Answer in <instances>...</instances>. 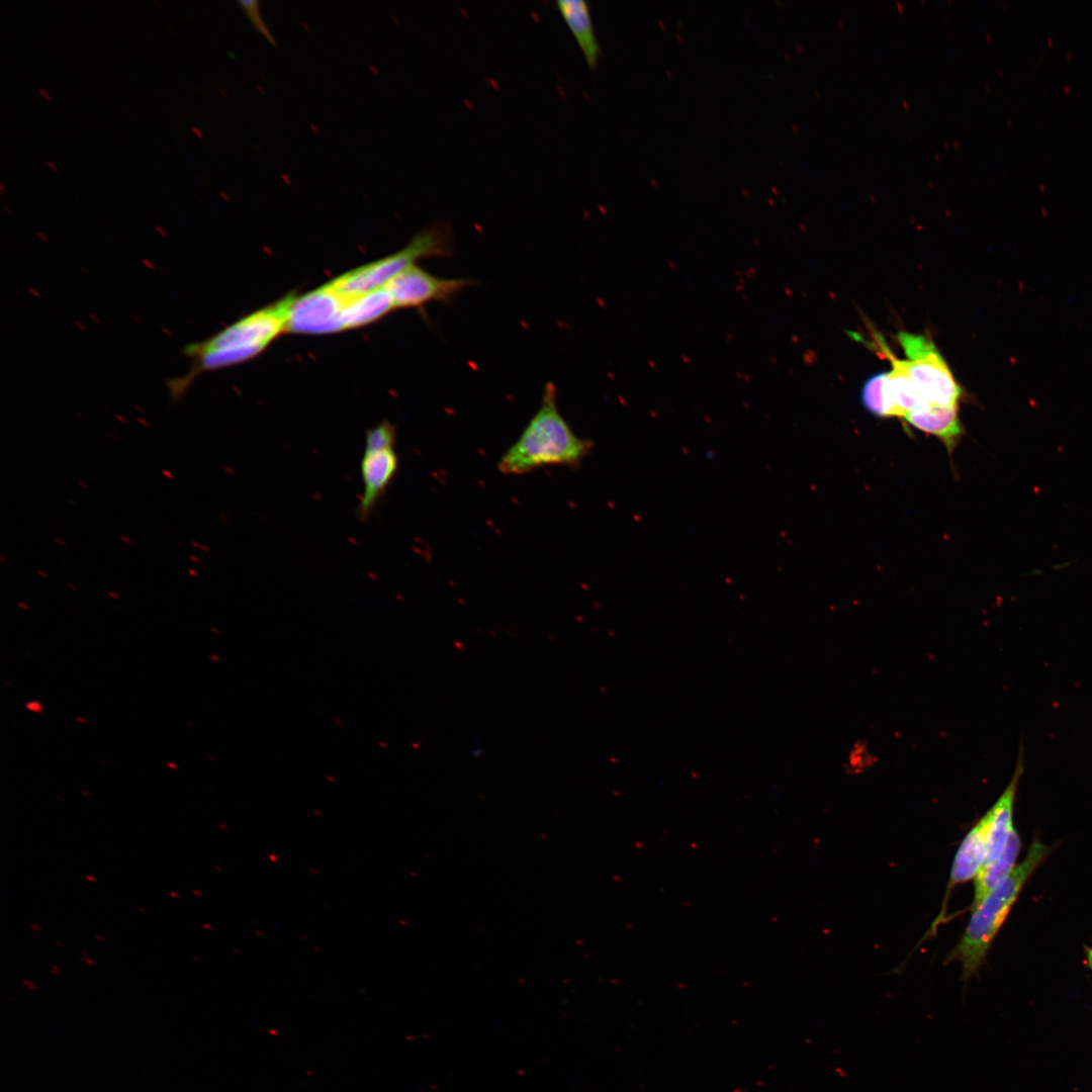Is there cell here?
I'll use <instances>...</instances> for the list:
<instances>
[{
  "label": "cell",
  "mask_w": 1092,
  "mask_h": 1092,
  "mask_svg": "<svg viewBox=\"0 0 1092 1092\" xmlns=\"http://www.w3.org/2000/svg\"><path fill=\"white\" fill-rule=\"evenodd\" d=\"M17 605H18V607H19V608H21V609H24V610H26V611H27V610H29V608L27 607V605H26V604H23V603H21V602H18V603H17Z\"/></svg>",
  "instance_id": "cell-29"
},
{
  "label": "cell",
  "mask_w": 1092,
  "mask_h": 1092,
  "mask_svg": "<svg viewBox=\"0 0 1092 1092\" xmlns=\"http://www.w3.org/2000/svg\"><path fill=\"white\" fill-rule=\"evenodd\" d=\"M394 308L391 295L385 286L351 297L343 311L344 331L372 324Z\"/></svg>",
  "instance_id": "cell-15"
},
{
  "label": "cell",
  "mask_w": 1092,
  "mask_h": 1092,
  "mask_svg": "<svg viewBox=\"0 0 1092 1092\" xmlns=\"http://www.w3.org/2000/svg\"><path fill=\"white\" fill-rule=\"evenodd\" d=\"M60 970H61V969H60V968H59L58 966H56V965H53V966L51 967V973H52V974H59V973H60Z\"/></svg>",
  "instance_id": "cell-22"
},
{
  "label": "cell",
  "mask_w": 1092,
  "mask_h": 1092,
  "mask_svg": "<svg viewBox=\"0 0 1092 1092\" xmlns=\"http://www.w3.org/2000/svg\"><path fill=\"white\" fill-rule=\"evenodd\" d=\"M1088 964L1092 968V948L1088 950Z\"/></svg>",
  "instance_id": "cell-24"
},
{
  "label": "cell",
  "mask_w": 1092,
  "mask_h": 1092,
  "mask_svg": "<svg viewBox=\"0 0 1092 1092\" xmlns=\"http://www.w3.org/2000/svg\"><path fill=\"white\" fill-rule=\"evenodd\" d=\"M987 831L988 819L985 814L967 833L956 852L943 905L954 887L975 878L982 868L986 855Z\"/></svg>",
  "instance_id": "cell-11"
},
{
  "label": "cell",
  "mask_w": 1092,
  "mask_h": 1092,
  "mask_svg": "<svg viewBox=\"0 0 1092 1092\" xmlns=\"http://www.w3.org/2000/svg\"><path fill=\"white\" fill-rule=\"evenodd\" d=\"M294 297L295 295L290 293L205 340L188 344L183 349L184 356L244 350L261 353L275 338L286 332L288 311Z\"/></svg>",
  "instance_id": "cell-4"
},
{
  "label": "cell",
  "mask_w": 1092,
  "mask_h": 1092,
  "mask_svg": "<svg viewBox=\"0 0 1092 1092\" xmlns=\"http://www.w3.org/2000/svg\"><path fill=\"white\" fill-rule=\"evenodd\" d=\"M556 7L573 35L590 69L598 65L601 49L596 36L588 3L583 0L557 1Z\"/></svg>",
  "instance_id": "cell-13"
},
{
  "label": "cell",
  "mask_w": 1092,
  "mask_h": 1092,
  "mask_svg": "<svg viewBox=\"0 0 1092 1092\" xmlns=\"http://www.w3.org/2000/svg\"><path fill=\"white\" fill-rule=\"evenodd\" d=\"M396 432L389 421H382L365 432L360 460L363 490L356 510L357 519L363 523L376 511L398 471Z\"/></svg>",
  "instance_id": "cell-5"
},
{
  "label": "cell",
  "mask_w": 1092,
  "mask_h": 1092,
  "mask_svg": "<svg viewBox=\"0 0 1092 1092\" xmlns=\"http://www.w3.org/2000/svg\"><path fill=\"white\" fill-rule=\"evenodd\" d=\"M350 298L336 291L329 283L294 297L288 311L286 332L325 335L344 331L343 311Z\"/></svg>",
  "instance_id": "cell-7"
},
{
  "label": "cell",
  "mask_w": 1092,
  "mask_h": 1092,
  "mask_svg": "<svg viewBox=\"0 0 1092 1092\" xmlns=\"http://www.w3.org/2000/svg\"><path fill=\"white\" fill-rule=\"evenodd\" d=\"M37 91L44 99L52 100V97H51V95L49 94V92L47 90H44L42 88H38Z\"/></svg>",
  "instance_id": "cell-19"
},
{
  "label": "cell",
  "mask_w": 1092,
  "mask_h": 1092,
  "mask_svg": "<svg viewBox=\"0 0 1092 1092\" xmlns=\"http://www.w3.org/2000/svg\"><path fill=\"white\" fill-rule=\"evenodd\" d=\"M36 573H37L38 575H40V576L44 577V578H48V577H49V575H48V574H47V573H46L44 571H42V570H39V569H37V570H36Z\"/></svg>",
  "instance_id": "cell-28"
},
{
  "label": "cell",
  "mask_w": 1092,
  "mask_h": 1092,
  "mask_svg": "<svg viewBox=\"0 0 1092 1092\" xmlns=\"http://www.w3.org/2000/svg\"><path fill=\"white\" fill-rule=\"evenodd\" d=\"M67 586H68V587H70V588H71V589H73V590H76V587H75V585H74V584H71V583H69V582H68V583H67Z\"/></svg>",
  "instance_id": "cell-34"
},
{
  "label": "cell",
  "mask_w": 1092,
  "mask_h": 1092,
  "mask_svg": "<svg viewBox=\"0 0 1092 1092\" xmlns=\"http://www.w3.org/2000/svg\"><path fill=\"white\" fill-rule=\"evenodd\" d=\"M897 340L907 359L906 369L933 406H958L964 395L944 358L926 335L901 331Z\"/></svg>",
  "instance_id": "cell-6"
},
{
  "label": "cell",
  "mask_w": 1092,
  "mask_h": 1092,
  "mask_svg": "<svg viewBox=\"0 0 1092 1092\" xmlns=\"http://www.w3.org/2000/svg\"><path fill=\"white\" fill-rule=\"evenodd\" d=\"M1022 770L1023 764L1020 753L1010 783L1005 788L1004 792L998 798L996 803L986 812V816L988 819V834L986 855L982 867L992 862L1000 855L1003 848L1005 847L1011 831L1013 830V805Z\"/></svg>",
  "instance_id": "cell-10"
},
{
  "label": "cell",
  "mask_w": 1092,
  "mask_h": 1092,
  "mask_svg": "<svg viewBox=\"0 0 1092 1092\" xmlns=\"http://www.w3.org/2000/svg\"><path fill=\"white\" fill-rule=\"evenodd\" d=\"M0 189H1V191H3V189H4V188H3V183H2V182H0Z\"/></svg>",
  "instance_id": "cell-39"
},
{
  "label": "cell",
  "mask_w": 1092,
  "mask_h": 1092,
  "mask_svg": "<svg viewBox=\"0 0 1092 1092\" xmlns=\"http://www.w3.org/2000/svg\"><path fill=\"white\" fill-rule=\"evenodd\" d=\"M162 473H163V474H164V475H165L166 477H168V478H170V479H172V478H173V474H172V472H171V471H169V470H167V469H164V470L162 471Z\"/></svg>",
  "instance_id": "cell-23"
},
{
  "label": "cell",
  "mask_w": 1092,
  "mask_h": 1092,
  "mask_svg": "<svg viewBox=\"0 0 1092 1092\" xmlns=\"http://www.w3.org/2000/svg\"><path fill=\"white\" fill-rule=\"evenodd\" d=\"M168 766H173V763L168 762ZM174 769H177V766H174Z\"/></svg>",
  "instance_id": "cell-38"
},
{
  "label": "cell",
  "mask_w": 1092,
  "mask_h": 1092,
  "mask_svg": "<svg viewBox=\"0 0 1092 1092\" xmlns=\"http://www.w3.org/2000/svg\"><path fill=\"white\" fill-rule=\"evenodd\" d=\"M25 708L33 713H41L42 705L38 701H30L25 704Z\"/></svg>",
  "instance_id": "cell-18"
},
{
  "label": "cell",
  "mask_w": 1092,
  "mask_h": 1092,
  "mask_svg": "<svg viewBox=\"0 0 1092 1092\" xmlns=\"http://www.w3.org/2000/svg\"><path fill=\"white\" fill-rule=\"evenodd\" d=\"M120 540H121V541H123V542H124V543H126V544H131V540H130V539H128V538H127V537H125V536H120Z\"/></svg>",
  "instance_id": "cell-27"
},
{
  "label": "cell",
  "mask_w": 1092,
  "mask_h": 1092,
  "mask_svg": "<svg viewBox=\"0 0 1092 1092\" xmlns=\"http://www.w3.org/2000/svg\"><path fill=\"white\" fill-rule=\"evenodd\" d=\"M240 3L243 5L244 10L246 11L248 17L251 20V23L257 28V30H259V32H261L267 39L272 40L271 34L269 33L257 7L258 2L248 1Z\"/></svg>",
  "instance_id": "cell-17"
},
{
  "label": "cell",
  "mask_w": 1092,
  "mask_h": 1092,
  "mask_svg": "<svg viewBox=\"0 0 1092 1092\" xmlns=\"http://www.w3.org/2000/svg\"><path fill=\"white\" fill-rule=\"evenodd\" d=\"M78 484H79L80 486H82L83 488H85V489H89V486H88V484H87V483H86L85 481H83V480H78Z\"/></svg>",
  "instance_id": "cell-26"
},
{
  "label": "cell",
  "mask_w": 1092,
  "mask_h": 1092,
  "mask_svg": "<svg viewBox=\"0 0 1092 1092\" xmlns=\"http://www.w3.org/2000/svg\"><path fill=\"white\" fill-rule=\"evenodd\" d=\"M1049 850V847L1039 841H1033L1022 862L972 910L973 915L961 939L945 960L946 964L953 961L961 964L964 982L969 981L980 970L994 937L1022 887Z\"/></svg>",
  "instance_id": "cell-2"
},
{
  "label": "cell",
  "mask_w": 1092,
  "mask_h": 1092,
  "mask_svg": "<svg viewBox=\"0 0 1092 1092\" xmlns=\"http://www.w3.org/2000/svg\"><path fill=\"white\" fill-rule=\"evenodd\" d=\"M453 233L446 222H438L417 234L401 250L380 260L352 269L329 284L347 297H355L381 287L416 265L419 260L447 257L453 252Z\"/></svg>",
  "instance_id": "cell-3"
},
{
  "label": "cell",
  "mask_w": 1092,
  "mask_h": 1092,
  "mask_svg": "<svg viewBox=\"0 0 1092 1092\" xmlns=\"http://www.w3.org/2000/svg\"><path fill=\"white\" fill-rule=\"evenodd\" d=\"M594 442L578 437L561 415L553 382L544 386L540 405L518 440L502 456L504 474L521 475L549 465L578 467L594 449Z\"/></svg>",
  "instance_id": "cell-1"
},
{
  "label": "cell",
  "mask_w": 1092,
  "mask_h": 1092,
  "mask_svg": "<svg viewBox=\"0 0 1092 1092\" xmlns=\"http://www.w3.org/2000/svg\"><path fill=\"white\" fill-rule=\"evenodd\" d=\"M191 129H192V131H193V132H194V133H195L196 135H198L199 138H201V136H202V133L200 132V130H199V129H198L197 127H194V126H192V127H191Z\"/></svg>",
  "instance_id": "cell-25"
},
{
  "label": "cell",
  "mask_w": 1092,
  "mask_h": 1092,
  "mask_svg": "<svg viewBox=\"0 0 1092 1092\" xmlns=\"http://www.w3.org/2000/svg\"><path fill=\"white\" fill-rule=\"evenodd\" d=\"M154 3H155V4H156V5H157V6L159 7V8L163 9V7H164V6H163V4H162L161 2H159L158 0H154Z\"/></svg>",
  "instance_id": "cell-33"
},
{
  "label": "cell",
  "mask_w": 1092,
  "mask_h": 1092,
  "mask_svg": "<svg viewBox=\"0 0 1092 1092\" xmlns=\"http://www.w3.org/2000/svg\"><path fill=\"white\" fill-rule=\"evenodd\" d=\"M167 29H168L169 33H171L172 36H176V33L174 32V30L170 26L167 25Z\"/></svg>",
  "instance_id": "cell-31"
},
{
  "label": "cell",
  "mask_w": 1092,
  "mask_h": 1092,
  "mask_svg": "<svg viewBox=\"0 0 1092 1092\" xmlns=\"http://www.w3.org/2000/svg\"><path fill=\"white\" fill-rule=\"evenodd\" d=\"M46 165L54 172H59V168L51 161H46Z\"/></svg>",
  "instance_id": "cell-20"
},
{
  "label": "cell",
  "mask_w": 1092,
  "mask_h": 1092,
  "mask_svg": "<svg viewBox=\"0 0 1092 1092\" xmlns=\"http://www.w3.org/2000/svg\"><path fill=\"white\" fill-rule=\"evenodd\" d=\"M108 595H109V596H110L111 598H113L114 600H117V599H118V596H117V595H116V594H115L114 592H108Z\"/></svg>",
  "instance_id": "cell-30"
},
{
  "label": "cell",
  "mask_w": 1092,
  "mask_h": 1092,
  "mask_svg": "<svg viewBox=\"0 0 1092 1092\" xmlns=\"http://www.w3.org/2000/svg\"><path fill=\"white\" fill-rule=\"evenodd\" d=\"M860 401L863 407L876 417H896L888 389V372L875 373L864 381L860 389Z\"/></svg>",
  "instance_id": "cell-16"
},
{
  "label": "cell",
  "mask_w": 1092,
  "mask_h": 1092,
  "mask_svg": "<svg viewBox=\"0 0 1092 1092\" xmlns=\"http://www.w3.org/2000/svg\"><path fill=\"white\" fill-rule=\"evenodd\" d=\"M190 559H191V560H193V561H196V562L198 561V560L196 559V557H195V556H193V555H190Z\"/></svg>",
  "instance_id": "cell-37"
},
{
  "label": "cell",
  "mask_w": 1092,
  "mask_h": 1092,
  "mask_svg": "<svg viewBox=\"0 0 1092 1092\" xmlns=\"http://www.w3.org/2000/svg\"><path fill=\"white\" fill-rule=\"evenodd\" d=\"M874 335V340L877 342L875 348L891 362L892 369L887 371L888 389L896 410V417L903 419L908 413L932 407L933 405L909 375L905 359L896 358L883 337L877 332Z\"/></svg>",
  "instance_id": "cell-9"
},
{
  "label": "cell",
  "mask_w": 1092,
  "mask_h": 1092,
  "mask_svg": "<svg viewBox=\"0 0 1092 1092\" xmlns=\"http://www.w3.org/2000/svg\"><path fill=\"white\" fill-rule=\"evenodd\" d=\"M23 984H25L29 989H37L36 986L30 981L24 980Z\"/></svg>",
  "instance_id": "cell-21"
},
{
  "label": "cell",
  "mask_w": 1092,
  "mask_h": 1092,
  "mask_svg": "<svg viewBox=\"0 0 1092 1092\" xmlns=\"http://www.w3.org/2000/svg\"><path fill=\"white\" fill-rule=\"evenodd\" d=\"M1 561H2V562H6V560L4 559V556H3V555H1Z\"/></svg>",
  "instance_id": "cell-40"
},
{
  "label": "cell",
  "mask_w": 1092,
  "mask_h": 1092,
  "mask_svg": "<svg viewBox=\"0 0 1092 1092\" xmlns=\"http://www.w3.org/2000/svg\"><path fill=\"white\" fill-rule=\"evenodd\" d=\"M77 720H78L79 722H82V723H86V721H84V719H83V718H81V717H77Z\"/></svg>",
  "instance_id": "cell-36"
},
{
  "label": "cell",
  "mask_w": 1092,
  "mask_h": 1092,
  "mask_svg": "<svg viewBox=\"0 0 1092 1092\" xmlns=\"http://www.w3.org/2000/svg\"><path fill=\"white\" fill-rule=\"evenodd\" d=\"M188 572H189V574H190L191 576H193V575L195 576V575H196V572H195V570L193 571L192 569H189V570H188Z\"/></svg>",
  "instance_id": "cell-35"
},
{
  "label": "cell",
  "mask_w": 1092,
  "mask_h": 1092,
  "mask_svg": "<svg viewBox=\"0 0 1092 1092\" xmlns=\"http://www.w3.org/2000/svg\"><path fill=\"white\" fill-rule=\"evenodd\" d=\"M1019 850L1020 838L1013 829L1000 855L992 862L982 867L977 874L974 899L971 904L972 910L1012 872Z\"/></svg>",
  "instance_id": "cell-14"
},
{
  "label": "cell",
  "mask_w": 1092,
  "mask_h": 1092,
  "mask_svg": "<svg viewBox=\"0 0 1092 1092\" xmlns=\"http://www.w3.org/2000/svg\"><path fill=\"white\" fill-rule=\"evenodd\" d=\"M472 284L469 278L435 276L416 264L392 278L385 288L395 308H419L431 302H448Z\"/></svg>",
  "instance_id": "cell-8"
},
{
  "label": "cell",
  "mask_w": 1092,
  "mask_h": 1092,
  "mask_svg": "<svg viewBox=\"0 0 1092 1092\" xmlns=\"http://www.w3.org/2000/svg\"><path fill=\"white\" fill-rule=\"evenodd\" d=\"M55 541L58 542L59 544L63 545V546L66 544L62 539H60L58 537L55 538Z\"/></svg>",
  "instance_id": "cell-32"
},
{
  "label": "cell",
  "mask_w": 1092,
  "mask_h": 1092,
  "mask_svg": "<svg viewBox=\"0 0 1092 1092\" xmlns=\"http://www.w3.org/2000/svg\"><path fill=\"white\" fill-rule=\"evenodd\" d=\"M915 429L938 438L950 455L964 436L958 406H932L903 417Z\"/></svg>",
  "instance_id": "cell-12"
}]
</instances>
